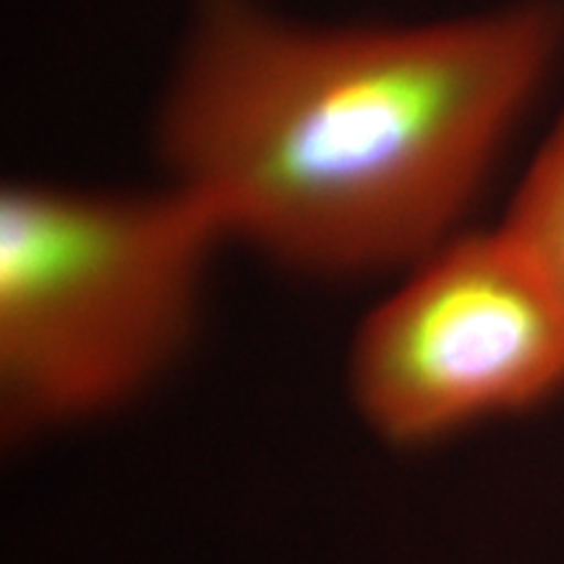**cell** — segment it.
Masks as SVG:
<instances>
[{
    "label": "cell",
    "mask_w": 564,
    "mask_h": 564,
    "mask_svg": "<svg viewBox=\"0 0 564 564\" xmlns=\"http://www.w3.org/2000/svg\"><path fill=\"white\" fill-rule=\"evenodd\" d=\"M562 51L549 0L348 30L204 0L160 154L225 241L322 278L408 270L460 232Z\"/></svg>",
    "instance_id": "6da1fadb"
},
{
    "label": "cell",
    "mask_w": 564,
    "mask_h": 564,
    "mask_svg": "<svg viewBox=\"0 0 564 564\" xmlns=\"http://www.w3.org/2000/svg\"><path fill=\"white\" fill-rule=\"evenodd\" d=\"M225 236L178 186L0 194V415L11 440L141 398L192 340Z\"/></svg>",
    "instance_id": "7a4b0ae2"
},
{
    "label": "cell",
    "mask_w": 564,
    "mask_h": 564,
    "mask_svg": "<svg viewBox=\"0 0 564 564\" xmlns=\"http://www.w3.org/2000/svg\"><path fill=\"white\" fill-rule=\"evenodd\" d=\"M348 358L361 419L382 440L429 444L564 387V316L502 230L457 232L405 270Z\"/></svg>",
    "instance_id": "3957f363"
},
{
    "label": "cell",
    "mask_w": 564,
    "mask_h": 564,
    "mask_svg": "<svg viewBox=\"0 0 564 564\" xmlns=\"http://www.w3.org/2000/svg\"><path fill=\"white\" fill-rule=\"evenodd\" d=\"M499 230L523 253L564 316V112L514 188Z\"/></svg>",
    "instance_id": "277c9868"
}]
</instances>
